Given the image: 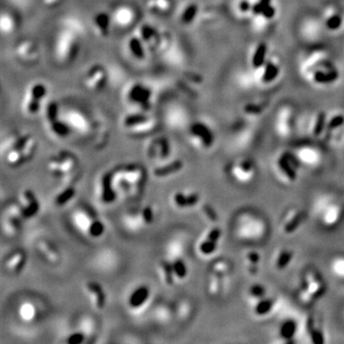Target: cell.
Segmentation results:
<instances>
[{"instance_id": "e0dca14e", "label": "cell", "mask_w": 344, "mask_h": 344, "mask_svg": "<svg viewBox=\"0 0 344 344\" xmlns=\"http://www.w3.org/2000/svg\"><path fill=\"white\" fill-rule=\"evenodd\" d=\"M151 125H154L153 120L144 114H130L124 119V126L128 128Z\"/></svg>"}, {"instance_id": "d6a6232c", "label": "cell", "mask_w": 344, "mask_h": 344, "mask_svg": "<svg viewBox=\"0 0 344 344\" xmlns=\"http://www.w3.org/2000/svg\"><path fill=\"white\" fill-rule=\"evenodd\" d=\"M291 256H292V253L291 252H284L283 254L280 255L279 259H278V263H277V267L279 269H284L288 263L290 262L291 259Z\"/></svg>"}, {"instance_id": "44dd1931", "label": "cell", "mask_w": 344, "mask_h": 344, "mask_svg": "<svg viewBox=\"0 0 344 344\" xmlns=\"http://www.w3.org/2000/svg\"><path fill=\"white\" fill-rule=\"evenodd\" d=\"M18 22L15 16L10 13H2L1 15V31L3 34L10 35L17 30Z\"/></svg>"}, {"instance_id": "74e56055", "label": "cell", "mask_w": 344, "mask_h": 344, "mask_svg": "<svg viewBox=\"0 0 344 344\" xmlns=\"http://www.w3.org/2000/svg\"><path fill=\"white\" fill-rule=\"evenodd\" d=\"M143 218L146 224H150L153 221V212L150 208H145L143 212Z\"/></svg>"}, {"instance_id": "6da1fadb", "label": "cell", "mask_w": 344, "mask_h": 344, "mask_svg": "<svg viewBox=\"0 0 344 344\" xmlns=\"http://www.w3.org/2000/svg\"><path fill=\"white\" fill-rule=\"evenodd\" d=\"M304 67L306 68L304 71L309 80L316 85H330L339 79L337 67L330 59L328 60L325 57H322L321 60L314 57V61L309 59L307 65L305 64Z\"/></svg>"}, {"instance_id": "d590c367", "label": "cell", "mask_w": 344, "mask_h": 344, "mask_svg": "<svg viewBox=\"0 0 344 344\" xmlns=\"http://www.w3.org/2000/svg\"><path fill=\"white\" fill-rule=\"evenodd\" d=\"M324 123H325V115L324 114H319L318 115V123L315 127V130H314V133L315 135H318L321 133L322 131V128L324 127Z\"/></svg>"}, {"instance_id": "7bdbcfd3", "label": "cell", "mask_w": 344, "mask_h": 344, "mask_svg": "<svg viewBox=\"0 0 344 344\" xmlns=\"http://www.w3.org/2000/svg\"><path fill=\"white\" fill-rule=\"evenodd\" d=\"M249 257H250L252 263H254V265H255V264L258 262V260H259V255L257 254H255V253H252V254L249 255Z\"/></svg>"}, {"instance_id": "ba28073f", "label": "cell", "mask_w": 344, "mask_h": 344, "mask_svg": "<svg viewBox=\"0 0 344 344\" xmlns=\"http://www.w3.org/2000/svg\"><path fill=\"white\" fill-rule=\"evenodd\" d=\"M136 19L137 16L135 10L127 5L117 7L112 17V20L116 23V25L123 29L132 26Z\"/></svg>"}, {"instance_id": "d6986e66", "label": "cell", "mask_w": 344, "mask_h": 344, "mask_svg": "<svg viewBox=\"0 0 344 344\" xmlns=\"http://www.w3.org/2000/svg\"><path fill=\"white\" fill-rule=\"evenodd\" d=\"M149 296V290L147 287L142 286L135 291L129 297V305L132 308H138L142 306Z\"/></svg>"}, {"instance_id": "836d02e7", "label": "cell", "mask_w": 344, "mask_h": 344, "mask_svg": "<svg viewBox=\"0 0 344 344\" xmlns=\"http://www.w3.org/2000/svg\"><path fill=\"white\" fill-rule=\"evenodd\" d=\"M344 125V117L342 116V115H337L335 116L329 123L328 125V128L330 130H333L335 128H338V127H342Z\"/></svg>"}, {"instance_id": "4dcf8cb0", "label": "cell", "mask_w": 344, "mask_h": 344, "mask_svg": "<svg viewBox=\"0 0 344 344\" xmlns=\"http://www.w3.org/2000/svg\"><path fill=\"white\" fill-rule=\"evenodd\" d=\"M272 306V300H263L257 305L255 311L258 315H264L271 310Z\"/></svg>"}, {"instance_id": "8d00e7d4", "label": "cell", "mask_w": 344, "mask_h": 344, "mask_svg": "<svg viewBox=\"0 0 344 344\" xmlns=\"http://www.w3.org/2000/svg\"><path fill=\"white\" fill-rule=\"evenodd\" d=\"M84 340V336L81 333H75L71 335L68 340L67 343L69 344H81Z\"/></svg>"}, {"instance_id": "4316f807", "label": "cell", "mask_w": 344, "mask_h": 344, "mask_svg": "<svg viewBox=\"0 0 344 344\" xmlns=\"http://www.w3.org/2000/svg\"><path fill=\"white\" fill-rule=\"evenodd\" d=\"M216 244L217 241H213V240H210V239H206V241H204L202 243V245L200 246V251L205 254H212L213 251H215L216 249Z\"/></svg>"}, {"instance_id": "8992f818", "label": "cell", "mask_w": 344, "mask_h": 344, "mask_svg": "<svg viewBox=\"0 0 344 344\" xmlns=\"http://www.w3.org/2000/svg\"><path fill=\"white\" fill-rule=\"evenodd\" d=\"M57 111H58V106L56 103L52 102L48 104V106H46L45 116H46L47 122L49 123L50 128L54 132V134L59 137H65L69 134V127L66 124L58 121Z\"/></svg>"}, {"instance_id": "83f0119b", "label": "cell", "mask_w": 344, "mask_h": 344, "mask_svg": "<svg viewBox=\"0 0 344 344\" xmlns=\"http://www.w3.org/2000/svg\"><path fill=\"white\" fill-rule=\"evenodd\" d=\"M172 265H173V269H174V273L179 278H184L186 275V267H185V264L183 260L177 259Z\"/></svg>"}, {"instance_id": "30bf717a", "label": "cell", "mask_w": 344, "mask_h": 344, "mask_svg": "<svg viewBox=\"0 0 344 344\" xmlns=\"http://www.w3.org/2000/svg\"><path fill=\"white\" fill-rule=\"evenodd\" d=\"M112 18H110L108 14L105 12H100L93 18V29L96 35L100 37H107L110 32Z\"/></svg>"}, {"instance_id": "7c38bea8", "label": "cell", "mask_w": 344, "mask_h": 344, "mask_svg": "<svg viewBox=\"0 0 344 344\" xmlns=\"http://www.w3.org/2000/svg\"><path fill=\"white\" fill-rule=\"evenodd\" d=\"M190 134L201 140L205 146H211L213 143V135L211 129L204 124L196 123L190 127Z\"/></svg>"}, {"instance_id": "f546056e", "label": "cell", "mask_w": 344, "mask_h": 344, "mask_svg": "<svg viewBox=\"0 0 344 344\" xmlns=\"http://www.w3.org/2000/svg\"><path fill=\"white\" fill-rule=\"evenodd\" d=\"M294 332H295V324H294V322L288 321L282 327L281 335L284 338H286V339H291V338H292Z\"/></svg>"}, {"instance_id": "ac0fdd59", "label": "cell", "mask_w": 344, "mask_h": 344, "mask_svg": "<svg viewBox=\"0 0 344 344\" xmlns=\"http://www.w3.org/2000/svg\"><path fill=\"white\" fill-rule=\"evenodd\" d=\"M197 14H198V6H197V4L194 3V2L187 3L186 5H185V7H183V9L180 12L179 19H180L181 24H183V25H190V24H192V22L196 18Z\"/></svg>"}, {"instance_id": "f1b7e54d", "label": "cell", "mask_w": 344, "mask_h": 344, "mask_svg": "<svg viewBox=\"0 0 344 344\" xmlns=\"http://www.w3.org/2000/svg\"><path fill=\"white\" fill-rule=\"evenodd\" d=\"M279 164H280L282 170L286 173V175L290 178L291 180H295V178H296L295 172L291 169L290 164H289L288 161H287L285 158H281V159H280Z\"/></svg>"}, {"instance_id": "d4e9b609", "label": "cell", "mask_w": 344, "mask_h": 344, "mask_svg": "<svg viewBox=\"0 0 344 344\" xmlns=\"http://www.w3.org/2000/svg\"><path fill=\"white\" fill-rule=\"evenodd\" d=\"M161 269L163 272V278L164 281L167 285H171L173 283V273H174V269H173V265H171L170 263L163 261L161 263Z\"/></svg>"}, {"instance_id": "b9f144b4", "label": "cell", "mask_w": 344, "mask_h": 344, "mask_svg": "<svg viewBox=\"0 0 344 344\" xmlns=\"http://www.w3.org/2000/svg\"><path fill=\"white\" fill-rule=\"evenodd\" d=\"M205 211H206V212H207V214L210 216V217L212 218V219H214V218H216V215H215V212H214V211L210 207V206H205Z\"/></svg>"}, {"instance_id": "5bb4252c", "label": "cell", "mask_w": 344, "mask_h": 344, "mask_svg": "<svg viewBox=\"0 0 344 344\" xmlns=\"http://www.w3.org/2000/svg\"><path fill=\"white\" fill-rule=\"evenodd\" d=\"M324 22L330 31H338L344 22L342 13L336 7H330L327 9L324 16Z\"/></svg>"}, {"instance_id": "9a60e30c", "label": "cell", "mask_w": 344, "mask_h": 344, "mask_svg": "<svg viewBox=\"0 0 344 344\" xmlns=\"http://www.w3.org/2000/svg\"><path fill=\"white\" fill-rule=\"evenodd\" d=\"M140 36H131L127 41V49L136 59H144L145 57V46Z\"/></svg>"}, {"instance_id": "ffe728a7", "label": "cell", "mask_w": 344, "mask_h": 344, "mask_svg": "<svg viewBox=\"0 0 344 344\" xmlns=\"http://www.w3.org/2000/svg\"><path fill=\"white\" fill-rule=\"evenodd\" d=\"M88 291L94 296V302L98 309H103L106 305V294L102 286L97 282H89L87 284Z\"/></svg>"}, {"instance_id": "60d3db41", "label": "cell", "mask_w": 344, "mask_h": 344, "mask_svg": "<svg viewBox=\"0 0 344 344\" xmlns=\"http://www.w3.org/2000/svg\"><path fill=\"white\" fill-rule=\"evenodd\" d=\"M251 292H252L254 295H256V296H262V295H264L265 291H264V289H263L261 286H254V287L252 288Z\"/></svg>"}, {"instance_id": "8fae6325", "label": "cell", "mask_w": 344, "mask_h": 344, "mask_svg": "<svg viewBox=\"0 0 344 344\" xmlns=\"http://www.w3.org/2000/svg\"><path fill=\"white\" fill-rule=\"evenodd\" d=\"M146 9L157 16H166L173 9V0H145Z\"/></svg>"}, {"instance_id": "9c48e42d", "label": "cell", "mask_w": 344, "mask_h": 344, "mask_svg": "<svg viewBox=\"0 0 344 344\" xmlns=\"http://www.w3.org/2000/svg\"><path fill=\"white\" fill-rule=\"evenodd\" d=\"M260 75V81L262 83H271L280 73V63L277 57L270 56L266 63L258 69Z\"/></svg>"}, {"instance_id": "e575fe53", "label": "cell", "mask_w": 344, "mask_h": 344, "mask_svg": "<svg viewBox=\"0 0 344 344\" xmlns=\"http://www.w3.org/2000/svg\"><path fill=\"white\" fill-rule=\"evenodd\" d=\"M302 218H303V214H298V215H296V216L294 217L293 220H291V222L290 224H288V225L285 227L286 233H288V234L292 233V232L297 228V226H298L299 223L301 222Z\"/></svg>"}, {"instance_id": "3957f363", "label": "cell", "mask_w": 344, "mask_h": 344, "mask_svg": "<svg viewBox=\"0 0 344 344\" xmlns=\"http://www.w3.org/2000/svg\"><path fill=\"white\" fill-rule=\"evenodd\" d=\"M107 82V71L102 64H94L83 76V85L91 92L103 90Z\"/></svg>"}, {"instance_id": "52a82bcc", "label": "cell", "mask_w": 344, "mask_h": 344, "mask_svg": "<svg viewBox=\"0 0 344 344\" xmlns=\"http://www.w3.org/2000/svg\"><path fill=\"white\" fill-rule=\"evenodd\" d=\"M16 54L20 60L26 63L36 62L39 55L36 43L31 39H23L18 42L16 47Z\"/></svg>"}, {"instance_id": "5b68a950", "label": "cell", "mask_w": 344, "mask_h": 344, "mask_svg": "<svg viewBox=\"0 0 344 344\" xmlns=\"http://www.w3.org/2000/svg\"><path fill=\"white\" fill-rule=\"evenodd\" d=\"M152 97L151 90L143 83H134L127 91V101L143 110H147L150 106Z\"/></svg>"}, {"instance_id": "277c9868", "label": "cell", "mask_w": 344, "mask_h": 344, "mask_svg": "<svg viewBox=\"0 0 344 344\" xmlns=\"http://www.w3.org/2000/svg\"><path fill=\"white\" fill-rule=\"evenodd\" d=\"M140 38L143 40L145 46L152 50H161L163 45L168 44V36L165 34L159 32L154 27L145 24L140 29Z\"/></svg>"}, {"instance_id": "4fadbf2b", "label": "cell", "mask_w": 344, "mask_h": 344, "mask_svg": "<svg viewBox=\"0 0 344 344\" xmlns=\"http://www.w3.org/2000/svg\"><path fill=\"white\" fill-rule=\"evenodd\" d=\"M269 57L267 45L259 43L254 47L253 53L251 54V63L254 69L258 70L266 63Z\"/></svg>"}, {"instance_id": "1f68e13d", "label": "cell", "mask_w": 344, "mask_h": 344, "mask_svg": "<svg viewBox=\"0 0 344 344\" xmlns=\"http://www.w3.org/2000/svg\"><path fill=\"white\" fill-rule=\"evenodd\" d=\"M89 231H90L91 236L97 237V236H100L103 235V233H104V231H105V227H104V225H103L101 222L95 221V222L91 225L90 230H89Z\"/></svg>"}, {"instance_id": "7a4b0ae2", "label": "cell", "mask_w": 344, "mask_h": 344, "mask_svg": "<svg viewBox=\"0 0 344 344\" xmlns=\"http://www.w3.org/2000/svg\"><path fill=\"white\" fill-rule=\"evenodd\" d=\"M47 95V87L42 82H36L32 84L26 93L25 100L23 103V109L29 115L36 114L44 98Z\"/></svg>"}, {"instance_id": "2e32d148", "label": "cell", "mask_w": 344, "mask_h": 344, "mask_svg": "<svg viewBox=\"0 0 344 344\" xmlns=\"http://www.w3.org/2000/svg\"><path fill=\"white\" fill-rule=\"evenodd\" d=\"M24 196L28 202V206L25 209H22L21 215L24 218H31L35 216L39 211V203L36 200V195L32 190H26Z\"/></svg>"}, {"instance_id": "603a6c76", "label": "cell", "mask_w": 344, "mask_h": 344, "mask_svg": "<svg viewBox=\"0 0 344 344\" xmlns=\"http://www.w3.org/2000/svg\"><path fill=\"white\" fill-rule=\"evenodd\" d=\"M183 165H184V163L182 161L176 160V161H174L169 164H166L164 166L157 167L154 170V174L157 177H165L167 175H170V174H173V173L180 171L183 168Z\"/></svg>"}, {"instance_id": "7402d4cb", "label": "cell", "mask_w": 344, "mask_h": 344, "mask_svg": "<svg viewBox=\"0 0 344 344\" xmlns=\"http://www.w3.org/2000/svg\"><path fill=\"white\" fill-rule=\"evenodd\" d=\"M112 176L110 173H106L102 179V185H103V193H102V198L105 203L110 204L115 200V192L113 191L112 188V184H111Z\"/></svg>"}, {"instance_id": "cb8c5ba5", "label": "cell", "mask_w": 344, "mask_h": 344, "mask_svg": "<svg viewBox=\"0 0 344 344\" xmlns=\"http://www.w3.org/2000/svg\"><path fill=\"white\" fill-rule=\"evenodd\" d=\"M173 200H174L175 204L178 207L187 208V207H191V206L196 205L198 203V201H199V196L197 194H195V193L185 196L183 193L178 192V193L174 194Z\"/></svg>"}, {"instance_id": "ab89813d", "label": "cell", "mask_w": 344, "mask_h": 344, "mask_svg": "<svg viewBox=\"0 0 344 344\" xmlns=\"http://www.w3.org/2000/svg\"><path fill=\"white\" fill-rule=\"evenodd\" d=\"M312 339H313V342L315 344H323L322 335L319 332H318V331H313L312 332Z\"/></svg>"}, {"instance_id": "484cf974", "label": "cell", "mask_w": 344, "mask_h": 344, "mask_svg": "<svg viewBox=\"0 0 344 344\" xmlns=\"http://www.w3.org/2000/svg\"><path fill=\"white\" fill-rule=\"evenodd\" d=\"M74 195H75V189L73 187H68L56 197L55 202H56L57 205L62 206V205L66 204L67 202H69L70 200L72 199Z\"/></svg>"}, {"instance_id": "f35d334b", "label": "cell", "mask_w": 344, "mask_h": 344, "mask_svg": "<svg viewBox=\"0 0 344 344\" xmlns=\"http://www.w3.org/2000/svg\"><path fill=\"white\" fill-rule=\"evenodd\" d=\"M42 4L46 7H56L60 4H62L65 0H41Z\"/></svg>"}]
</instances>
